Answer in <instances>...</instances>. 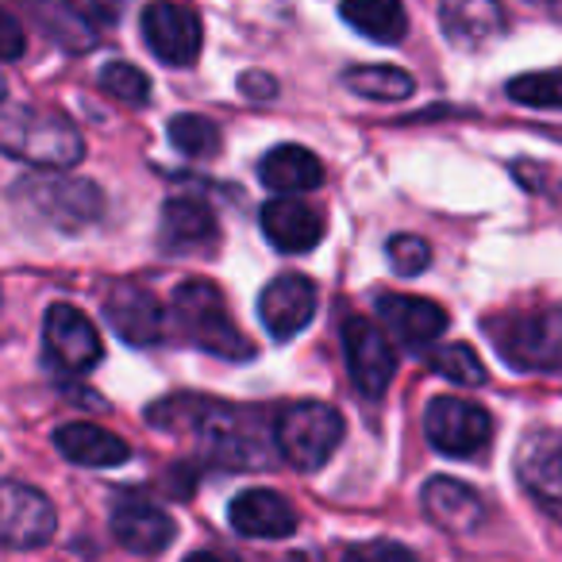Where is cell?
Listing matches in <instances>:
<instances>
[{
  "label": "cell",
  "instance_id": "obj_32",
  "mask_svg": "<svg viewBox=\"0 0 562 562\" xmlns=\"http://www.w3.org/2000/svg\"><path fill=\"white\" fill-rule=\"evenodd\" d=\"M0 27H4V63H16L24 55V32H20L12 12H0Z\"/></svg>",
  "mask_w": 562,
  "mask_h": 562
},
{
  "label": "cell",
  "instance_id": "obj_27",
  "mask_svg": "<svg viewBox=\"0 0 562 562\" xmlns=\"http://www.w3.org/2000/svg\"><path fill=\"white\" fill-rule=\"evenodd\" d=\"M428 362H431V370H439L447 382L462 385V390H477V385L485 382L482 359H477L474 347H467V344L436 347V351L428 355Z\"/></svg>",
  "mask_w": 562,
  "mask_h": 562
},
{
  "label": "cell",
  "instance_id": "obj_24",
  "mask_svg": "<svg viewBox=\"0 0 562 562\" xmlns=\"http://www.w3.org/2000/svg\"><path fill=\"white\" fill-rule=\"evenodd\" d=\"M344 86L347 93L374 97V101H405V97H413L416 81L413 74L397 70V66H351V70H344Z\"/></svg>",
  "mask_w": 562,
  "mask_h": 562
},
{
  "label": "cell",
  "instance_id": "obj_7",
  "mask_svg": "<svg viewBox=\"0 0 562 562\" xmlns=\"http://www.w3.org/2000/svg\"><path fill=\"white\" fill-rule=\"evenodd\" d=\"M143 43L166 66H193L204 47L201 16L186 4H147L139 16Z\"/></svg>",
  "mask_w": 562,
  "mask_h": 562
},
{
  "label": "cell",
  "instance_id": "obj_29",
  "mask_svg": "<svg viewBox=\"0 0 562 562\" xmlns=\"http://www.w3.org/2000/svg\"><path fill=\"white\" fill-rule=\"evenodd\" d=\"M385 258H390V266L401 273V278H416L420 270H428L431 262V247L420 239V235H390V243H385Z\"/></svg>",
  "mask_w": 562,
  "mask_h": 562
},
{
  "label": "cell",
  "instance_id": "obj_13",
  "mask_svg": "<svg viewBox=\"0 0 562 562\" xmlns=\"http://www.w3.org/2000/svg\"><path fill=\"white\" fill-rule=\"evenodd\" d=\"M220 239L216 216L201 196H170L162 204V224H158V247L162 255H209Z\"/></svg>",
  "mask_w": 562,
  "mask_h": 562
},
{
  "label": "cell",
  "instance_id": "obj_4",
  "mask_svg": "<svg viewBox=\"0 0 562 562\" xmlns=\"http://www.w3.org/2000/svg\"><path fill=\"white\" fill-rule=\"evenodd\" d=\"M497 351L508 367L516 370H539V374H559L562 370V336L554 328V316L547 313H516L501 316L490 324Z\"/></svg>",
  "mask_w": 562,
  "mask_h": 562
},
{
  "label": "cell",
  "instance_id": "obj_30",
  "mask_svg": "<svg viewBox=\"0 0 562 562\" xmlns=\"http://www.w3.org/2000/svg\"><path fill=\"white\" fill-rule=\"evenodd\" d=\"M344 562H416V554L393 539H367V543L347 547Z\"/></svg>",
  "mask_w": 562,
  "mask_h": 562
},
{
  "label": "cell",
  "instance_id": "obj_17",
  "mask_svg": "<svg viewBox=\"0 0 562 562\" xmlns=\"http://www.w3.org/2000/svg\"><path fill=\"white\" fill-rule=\"evenodd\" d=\"M112 536L135 554H158L178 539V524L143 497H120L112 505Z\"/></svg>",
  "mask_w": 562,
  "mask_h": 562
},
{
  "label": "cell",
  "instance_id": "obj_8",
  "mask_svg": "<svg viewBox=\"0 0 562 562\" xmlns=\"http://www.w3.org/2000/svg\"><path fill=\"white\" fill-rule=\"evenodd\" d=\"M43 347H47V359L66 374H86L104 355L93 321L74 305L47 308V316H43Z\"/></svg>",
  "mask_w": 562,
  "mask_h": 562
},
{
  "label": "cell",
  "instance_id": "obj_22",
  "mask_svg": "<svg viewBox=\"0 0 562 562\" xmlns=\"http://www.w3.org/2000/svg\"><path fill=\"white\" fill-rule=\"evenodd\" d=\"M55 447L63 459L93 470H109L132 459V447L120 436H112V431L97 428V424H63L55 431Z\"/></svg>",
  "mask_w": 562,
  "mask_h": 562
},
{
  "label": "cell",
  "instance_id": "obj_3",
  "mask_svg": "<svg viewBox=\"0 0 562 562\" xmlns=\"http://www.w3.org/2000/svg\"><path fill=\"white\" fill-rule=\"evenodd\" d=\"M273 443L293 470H321L344 443V416L321 401H293L278 413Z\"/></svg>",
  "mask_w": 562,
  "mask_h": 562
},
{
  "label": "cell",
  "instance_id": "obj_19",
  "mask_svg": "<svg viewBox=\"0 0 562 562\" xmlns=\"http://www.w3.org/2000/svg\"><path fill=\"white\" fill-rule=\"evenodd\" d=\"M27 196H35L43 212H47L55 224L63 227H81V224H93L101 216V189L93 181H24Z\"/></svg>",
  "mask_w": 562,
  "mask_h": 562
},
{
  "label": "cell",
  "instance_id": "obj_16",
  "mask_svg": "<svg viewBox=\"0 0 562 562\" xmlns=\"http://www.w3.org/2000/svg\"><path fill=\"white\" fill-rule=\"evenodd\" d=\"M227 520L239 536L285 539L297 531V508L273 490H243L227 505Z\"/></svg>",
  "mask_w": 562,
  "mask_h": 562
},
{
  "label": "cell",
  "instance_id": "obj_26",
  "mask_svg": "<svg viewBox=\"0 0 562 562\" xmlns=\"http://www.w3.org/2000/svg\"><path fill=\"white\" fill-rule=\"evenodd\" d=\"M97 86H101V93H109L112 101L127 104V109H143V104L150 101L147 74L132 63H109L101 74H97Z\"/></svg>",
  "mask_w": 562,
  "mask_h": 562
},
{
  "label": "cell",
  "instance_id": "obj_10",
  "mask_svg": "<svg viewBox=\"0 0 562 562\" xmlns=\"http://www.w3.org/2000/svg\"><path fill=\"white\" fill-rule=\"evenodd\" d=\"M344 351L351 382L362 397H382L390 390L393 374H397V355H393L390 339L362 316H351L344 324Z\"/></svg>",
  "mask_w": 562,
  "mask_h": 562
},
{
  "label": "cell",
  "instance_id": "obj_20",
  "mask_svg": "<svg viewBox=\"0 0 562 562\" xmlns=\"http://www.w3.org/2000/svg\"><path fill=\"white\" fill-rule=\"evenodd\" d=\"M424 513L439 524L443 531H474L485 520V501L477 497L474 485L459 482V477H431L424 485Z\"/></svg>",
  "mask_w": 562,
  "mask_h": 562
},
{
  "label": "cell",
  "instance_id": "obj_9",
  "mask_svg": "<svg viewBox=\"0 0 562 562\" xmlns=\"http://www.w3.org/2000/svg\"><path fill=\"white\" fill-rule=\"evenodd\" d=\"M316 297H321V293H316L313 278H305V273H297V270H285L258 293V321H262V328L270 331L278 344H285V339L301 336V331L313 324Z\"/></svg>",
  "mask_w": 562,
  "mask_h": 562
},
{
  "label": "cell",
  "instance_id": "obj_12",
  "mask_svg": "<svg viewBox=\"0 0 562 562\" xmlns=\"http://www.w3.org/2000/svg\"><path fill=\"white\" fill-rule=\"evenodd\" d=\"M516 474H520L524 490L536 497V505L562 524V436L531 431L516 454Z\"/></svg>",
  "mask_w": 562,
  "mask_h": 562
},
{
  "label": "cell",
  "instance_id": "obj_25",
  "mask_svg": "<svg viewBox=\"0 0 562 562\" xmlns=\"http://www.w3.org/2000/svg\"><path fill=\"white\" fill-rule=\"evenodd\" d=\"M166 135H170L173 147L189 158H209L212 150L220 147V127L212 124L209 116H196V112H181V116H173L170 127H166Z\"/></svg>",
  "mask_w": 562,
  "mask_h": 562
},
{
  "label": "cell",
  "instance_id": "obj_15",
  "mask_svg": "<svg viewBox=\"0 0 562 562\" xmlns=\"http://www.w3.org/2000/svg\"><path fill=\"white\" fill-rule=\"evenodd\" d=\"M374 305H378L382 324L405 347L436 344V339L451 328V316L428 297H413V293H378Z\"/></svg>",
  "mask_w": 562,
  "mask_h": 562
},
{
  "label": "cell",
  "instance_id": "obj_14",
  "mask_svg": "<svg viewBox=\"0 0 562 562\" xmlns=\"http://www.w3.org/2000/svg\"><path fill=\"white\" fill-rule=\"evenodd\" d=\"M258 224H262L266 239L278 250H285V255H305L328 232L321 212L308 209L297 196H273V201H266L262 212H258Z\"/></svg>",
  "mask_w": 562,
  "mask_h": 562
},
{
  "label": "cell",
  "instance_id": "obj_18",
  "mask_svg": "<svg viewBox=\"0 0 562 562\" xmlns=\"http://www.w3.org/2000/svg\"><path fill=\"white\" fill-rule=\"evenodd\" d=\"M258 178L266 189H273L278 196L293 193H313L324 186V162L301 143H281V147L266 150L258 162Z\"/></svg>",
  "mask_w": 562,
  "mask_h": 562
},
{
  "label": "cell",
  "instance_id": "obj_1",
  "mask_svg": "<svg viewBox=\"0 0 562 562\" xmlns=\"http://www.w3.org/2000/svg\"><path fill=\"white\" fill-rule=\"evenodd\" d=\"M0 147L9 158L35 170H66L86 158V139L78 127L63 112L40 109V104H4Z\"/></svg>",
  "mask_w": 562,
  "mask_h": 562
},
{
  "label": "cell",
  "instance_id": "obj_5",
  "mask_svg": "<svg viewBox=\"0 0 562 562\" xmlns=\"http://www.w3.org/2000/svg\"><path fill=\"white\" fill-rule=\"evenodd\" d=\"M424 431H428V443L447 459H474L490 447L493 420L474 401L431 397L428 413H424Z\"/></svg>",
  "mask_w": 562,
  "mask_h": 562
},
{
  "label": "cell",
  "instance_id": "obj_2",
  "mask_svg": "<svg viewBox=\"0 0 562 562\" xmlns=\"http://www.w3.org/2000/svg\"><path fill=\"white\" fill-rule=\"evenodd\" d=\"M170 321H173V328H178V336L186 339V344H193L196 351L216 355V359H227V362L255 359L250 339L239 331V324L232 321L220 290L209 285V281H201V278L181 281L170 297Z\"/></svg>",
  "mask_w": 562,
  "mask_h": 562
},
{
  "label": "cell",
  "instance_id": "obj_21",
  "mask_svg": "<svg viewBox=\"0 0 562 562\" xmlns=\"http://www.w3.org/2000/svg\"><path fill=\"white\" fill-rule=\"evenodd\" d=\"M439 24L454 47L477 50L505 32V9L493 0H451L439 9Z\"/></svg>",
  "mask_w": 562,
  "mask_h": 562
},
{
  "label": "cell",
  "instance_id": "obj_31",
  "mask_svg": "<svg viewBox=\"0 0 562 562\" xmlns=\"http://www.w3.org/2000/svg\"><path fill=\"white\" fill-rule=\"evenodd\" d=\"M239 89H243V97H250V101H273V97H278V81H273L270 74H258V70L243 74Z\"/></svg>",
  "mask_w": 562,
  "mask_h": 562
},
{
  "label": "cell",
  "instance_id": "obj_23",
  "mask_svg": "<svg viewBox=\"0 0 562 562\" xmlns=\"http://www.w3.org/2000/svg\"><path fill=\"white\" fill-rule=\"evenodd\" d=\"M339 20L382 47L401 43L408 32V12L393 0H347V4H339Z\"/></svg>",
  "mask_w": 562,
  "mask_h": 562
},
{
  "label": "cell",
  "instance_id": "obj_6",
  "mask_svg": "<svg viewBox=\"0 0 562 562\" xmlns=\"http://www.w3.org/2000/svg\"><path fill=\"white\" fill-rule=\"evenodd\" d=\"M58 516L55 505L47 501V493H40L27 482H9L0 485V539L12 551H32L55 539Z\"/></svg>",
  "mask_w": 562,
  "mask_h": 562
},
{
  "label": "cell",
  "instance_id": "obj_11",
  "mask_svg": "<svg viewBox=\"0 0 562 562\" xmlns=\"http://www.w3.org/2000/svg\"><path fill=\"white\" fill-rule=\"evenodd\" d=\"M104 321L112 324L124 344L132 347H150L162 339L166 331V308L158 305V297L135 281H116L104 297Z\"/></svg>",
  "mask_w": 562,
  "mask_h": 562
},
{
  "label": "cell",
  "instance_id": "obj_28",
  "mask_svg": "<svg viewBox=\"0 0 562 562\" xmlns=\"http://www.w3.org/2000/svg\"><path fill=\"white\" fill-rule=\"evenodd\" d=\"M508 97L528 109H559L562 112V70L520 74L508 81Z\"/></svg>",
  "mask_w": 562,
  "mask_h": 562
},
{
  "label": "cell",
  "instance_id": "obj_33",
  "mask_svg": "<svg viewBox=\"0 0 562 562\" xmlns=\"http://www.w3.org/2000/svg\"><path fill=\"white\" fill-rule=\"evenodd\" d=\"M186 562H224V559H216V554H209V551H196V554H189Z\"/></svg>",
  "mask_w": 562,
  "mask_h": 562
}]
</instances>
